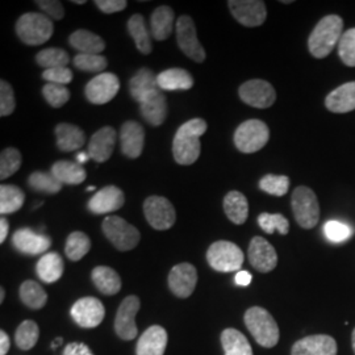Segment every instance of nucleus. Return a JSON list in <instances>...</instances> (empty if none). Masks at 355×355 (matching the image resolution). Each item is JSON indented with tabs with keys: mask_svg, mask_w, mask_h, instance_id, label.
I'll return each instance as SVG.
<instances>
[{
	"mask_svg": "<svg viewBox=\"0 0 355 355\" xmlns=\"http://www.w3.org/2000/svg\"><path fill=\"white\" fill-rule=\"evenodd\" d=\"M203 119H192L178 129L173 141V154L177 164L190 166L198 161L202 152L200 137L207 132Z\"/></svg>",
	"mask_w": 355,
	"mask_h": 355,
	"instance_id": "obj_1",
	"label": "nucleus"
},
{
	"mask_svg": "<svg viewBox=\"0 0 355 355\" xmlns=\"http://www.w3.org/2000/svg\"><path fill=\"white\" fill-rule=\"evenodd\" d=\"M343 35V20L338 15L322 17L308 38V49L315 58L328 57Z\"/></svg>",
	"mask_w": 355,
	"mask_h": 355,
	"instance_id": "obj_2",
	"label": "nucleus"
},
{
	"mask_svg": "<svg viewBox=\"0 0 355 355\" xmlns=\"http://www.w3.org/2000/svg\"><path fill=\"white\" fill-rule=\"evenodd\" d=\"M245 325L261 346L271 349L279 343V327L265 308L253 306L245 312Z\"/></svg>",
	"mask_w": 355,
	"mask_h": 355,
	"instance_id": "obj_3",
	"label": "nucleus"
},
{
	"mask_svg": "<svg viewBox=\"0 0 355 355\" xmlns=\"http://www.w3.org/2000/svg\"><path fill=\"white\" fill-rule=\"evenodd\" d=\"M54 32L51 19L44 13H24L16 23V33L26 45H42Z\"/></svg>",
	"mask_w": 355,
	"mask_h": 355,
	"instance_id": "obj_4",
	"label": "nucleus"
},
{
	"mask_svg": "<svg viewBox=\"0 0 355 355\" xmlns=\"http://www.w3.org/2000/svg\"><path fill=\"white\" fill-rule=\"evenodd\" d=\"M102 230L108 241L120 252H129L135 249L140 242L139 229L119 216L105 217L103 221Z\"/></svg>",
	"mask_w": 355,
	"mask_h": 355,
	"instance_id": "obj_5",
	"label": "nucleus"
},
{
	"mask_svg": "<svg viewBox=\"0 0 355 355\" xmlns=\"http://www.w3.org/2000/svg\"><path fill=\"white\" fill-rule=\"evenodd\" d=\"M292 211L296 223L304 229L315 228L320 220L318 196L309 187L300 186L292 192Z\"/></svg>",
	"mask_w": 355,
	"mask_h": 355,
	"instance_id": "obj_6",
	"label": "nucleus"
},
{
	"mask_svg": "<svg viewBox=\"0 0 355 355\" xmlns=\"http://www.w3.org/2000/svg\"><path fill=\"white\" fill-rule=\"evenodd\" d=\"M270 129L261 120H246L234 132V145L241 153L252 154L266 146Z\"/></svg>",
	"mask_w": 355,
	"mask_h": 355,
	"instance_id": "obj_7",
	"label": "nucleus"
},
{
	"mask_svg": "<svg viewBox=\"0 0 355 355\" xmlns=\"http://www.w3.org/2000/svg\"><path fill=\"white\" fill-rule=\"evenodd\" d=\"M245 255L241 249L230 241H216L207 252L209 266L218 272H233L241 268Z\"/></svg>",
	"mask_w": 355,
	"mask_h": 355,
	"instance_id": "obj_8",
	"label": "nucleus"
},
{
	"mask_svg": "<svg viewBox=\"0 0 355 355\" xmlns=\"http://www.w3.org/2000/svg\"><path fill=\"white\" fill-rule=\"evenodd\" d=\"M144 214L149 225L157 230H167L177 221L174 205L164 196H149L144 203Z\"/></svg>",
	"mask_w": 355,
	"mask_h": 355,
	"instance_id": "obj_9",
	"label": "nucleus"
},
{
	"mask_svg": "<svg viewBox=\"0 0 355 355\" xmlns=\"http://www.w3.org/2000/svg\"><path fill=\"white\" fill-rule=\"evenodd\" d=\"M177 41L180 51L195 62L202 64L205 61L207 53L204 51L198 35L193 20L189 15H183L177 21Z\"/></svg>",
	"mask_w": 355,
	"mask_h": 355,
	"instance_id": "obj_10",
	"label": "nucleus"
},
{
	"mask_svg": "<svg viewBox=\"0 0 355 355\" xmlns=\"http://www.w3.org/2000/svg\"><path fill=\"white\" fill-rule=\"evenodd\" d=\"M140 306V299L135 295L127 296L119 306L114 318V331L121 340L132 341L137 337L139 329L136 325V316Z\"/></svg>",
	"mask_w": 355,
	"mask_h": 355,
	"instance_id": "obj_11",
	"label": "nucleus"
},
{
	"mask_svg": "<svg viewBox=\"0 0 355 355\" xmlns=\"http://www.w3.org/2000/svg\"><path fill=\"white\" fill-rule=\"evenodd\" d=\"M242 102L254 108L265 110L277 101V92L271 83L263 79H252L242 85L239 89Z\"/></svg>",
	"mask_w": 355,
	"mask_h": 355,
	"instance_id": "obj_12",
	"label": "nucleus"
},
{
	"mask_svg": "<svg viewBox=\"0 0 355 355\" xmlns=\"http://www.w3.org/2000/svg\"><path fill=\"white\" fill-rule=\"evenodd\" d=\"M70 315L80 328L91 329L102 324L105 316V309L99 299L89 296L76 300L71 306Z\"/></svg>",
	"mask_w": 355,
	"mask_h": 355,
	"instance_id": "obj_13",
	"label": "nucleus"
},
{
	"mask_svg": "<svg viewBox=\"0 0 355 355\" xmlns=\"http://www.w3.org/2000/svg\"><path fill=\"white\" fill-rule=\"evenodd\" d=\"M233 17L243 26H262L267 17L266 4L262 0H229Z\"/></svg>",
	"mask_w": 355,
	"mask_h": 355,
	"instance_id": "obj_14",
	"label": "nucleus"
},
{
	"mask_svg": "<svg viewBox=\"0 0 355 355\" xmlns=\"http://www.w3.org/2000/svg\"><path fill=\"white\" fill-rule=\"evenodd\" d=\"M120 89L119 78L112 73H102L86 85L85 94L89 103L102 105L111 102Z\"/></svg>",
	"mask_w": 355,
	"mask_h": 355,
	"instance_id": "obj_15",
	"label": "nucleus"
},
{
	"mask_svg": "<svg viewBox=\"0 0 355 355\" xmlns=\"http://www.w3.org/2000/svg\"><path fill=\"white\" fill-rule=\"evenodd\" d=\"M196 284L198 271L191 263H179L171 268L168 274V287L178 297L186 299L191 296Z\"/></svg>",
	"mask_w": 355,
	"mask_h": 355,
	"instance_id": "obj_16",
	"label": "nucleus"
},
{
	"mask_svg": "<svg viewBox=\"0 0 355 355\" xmlns=\"http://www.w3.org/2000/svg\"><path fill=\"white\" fill-rule=\"evenodd\" d=\"M248 254L252 266L259 272H270L278 265V255L274 246L263 237H254Z\"/></svg>",
	"mask_w": 355,
	"mask_h": 355,
	"instance_id": "obj_17",
	"label": "nucleus"
},
{
	"mask_svg": "<svg viewBox=\"0 0 355 355\" xmlns=\"http://www.w3.org/2000/svg\"><path fill=\"white\" fill-rule=\"evenodd\" d=\"M125 203L124 192L116 186H107L98 191L89 202V211L94 215H107L119 211Z\"/></svg>",
	"mask_w": 355,
	"mask_h": 355,
	"instance_id": "obj_18",
	"label": "nucleus"
},
{
	"mask_svg": "<svg viewBox=\"0 0 355 355\" xmlns=\"http://www.w3.org/2000/svg\"><path fill=\"white\" fill-rule=\"evenodd\" d=\"M16 250L26 255H37L45 253L51 248V240L48 236L38 234L29 228L17 229L12 237Z\"/></svg>",
	"mask_w": 355,
	"mask_h": 355,
	"instance_id": "obj_19",
	"label": "nucleus"
},
{
	"mask_svg": "<svg viewBox=\"0 0 355 355\" xmlns=\"http://www.w3.org/2000/svg\"><path fill=\"white\" fill-rule=\"evenodd\" d=\"M291 355H337V343L327 334L308 336L293 345Z\"/></svg>",
	"mask_w": 355,
	"mask_h": 355,
	"instance_id": "obj_20",
	"label": "nucleus"
},
{
	"mask_svg": "<svg viewBox=\"0 0 355 355\" xmlns=\"http://www.w3.org/2000/svg\"><path fill=\"white\" fill-rule=\"evenodd\" d=\"M116 144V130L112 127H104L95 132L89 142V155L98 164L108 161L112 155Z\"/></svg>",
	"mask_w": 355,
	"mask_h": 355,
	"instance_id": "obj_21",
	"label": "nucleus"
},
{
	"mask_svg": "<svg viewBox=\"0 0 355 355\" xmlns=\"http://www.w3.org/2000/svg\"><path fill=\"white\" fill-rule=\"evenodd\" d=\"M121 141V152L128 158L135 159L139 158L144 150L145 144V130L137 121H125L120 130Z\"/></svg>",
	"mask_w": 355,
	"mask_h": 355,
	"instance_id": "obj_22",
	"label": "nucleus"
},
{
	"mask_svg": "<svg viewBox=\"0 0 355 355\" xmlns=\"http://www.w3.org/2000/svg\"><path fill=\"white\" fill-rule=\"evenodd\" d=\"M141 116L153 127H159L165 123L167 116V102L161 89L154 91L140 103Z\"/></svg>",
	"mask_w": 355,
	"mask_h": 355,
	"instance_id": "obj_23",
	"label": "nucleus"
},
{
	"mask_svg": "<svg viewBox=\"0 0 355 355\" xmlns=\"http://www.w3.org/2000/svg\"><path fill=\"white\" fill-rule=\"evenodd\" d=\"M167 346V331L159 325H153L141 334L136 347L137 355H164Z\"/></svg>",
	"mask_w": 355,
	"mask_h": 355,
	"instance_id": "obj_24",
	"label": "nucleus"
},
{
	"mask_svg": "<svg viewBox=\"0 0 355 355\" xmlns=\"http://www.w3.org/2000/svg\"><path fill=\"white\" fill-rule=\"evenodd\" d=\"M325 105L333 114H347L355 110V82L345 83L333 89L325 99Z\"/></svg>",
	"mask_w": 355,
	"mask_h": 355,
	"instance_id": "obj_25",
	"label": "nucleus"
},
{
	"mask_svg": "<svg viewBox=\"0 0 355 355\" xmlns=\"http://www.w3.org/2000/svg\"><path fill=\"white\" fill-rule=\"evenodd\" d=\"M157 76L153 73L150 69L142 67L132 79L129 80V92L130 96L136 101L141 103L145 98H148L154 91L159 89L158 87V80Z\"/></svg>",
	"mask_w": 355,
	"mask_h": 355,
	"instance_id": "obj_26",
	"label": "nucleus"
},
{
	"mask_svg": "<svg viewBox=\"0 0 355 355\" xmlns=\"http://www.w3.org/2000/svg\"><path fill=\"white\" fill-rule=\"evenodd\" d=\"M55 137H57V148L61 152H76L79 150L85 142L86 135L85 132L76 125L62 123L55 127Z\"/></svg>",
	"mask_w": 355,
	"mask_h": 355,
	"instance_id": "obj_27",
	"label": "nucleus"
},
{
	"mask_svg": "<svg viewBox=\"0 0 355 355\" xmlns=\"http://www.w3.org/2000/svg\"><path fill=\"white\" fill-rule=\"evenodd\" d=\"M174 31V11L168 6H159L150 16V33L157 41H165Z\"/></svg>",
	"mask_w": 355,
	"mask_h": 355,
	"instance_id": "obj_28",
	"label": "nucleus"
},
{
	"mask_svg": "<svg viewBox=\"0 0 355 355\" xmlns=\"http://www.w3.org/2000/svg\"><path fill=\"white\" fill-rule=\"evenodd\" d=\"M158 87L164 91H187L193 86V78L184 69H167L157 76Z\"/></svg>",
	"mask_w": 355,
	"mask_h": 355,
	"instance_id": "obj_29",
	"label": "nucleus"
},
{
	"mask_svg": "<svg viewBox=\"0 0 355 355\" xmlns=\"http://www.w3.org/2000/svg\"><path fill=\"white\" fill-rule=\"evenodd\" d=\"M64 270V259L60 254L53 252L42 255L36 265L37 277L45 283H54L61 279Z\"/></svg>",
	"mask_w": 355,
	"mask_h": 355,
	"instance_id": "obj_30",
	"label": "nucleus"
},
{
	"mask_svg": "<svg viewBox=\"0 0 355 355\" xmlns=\"http://www.w3.org/2000/svg\"><path fill=\"white\" fill-rule=\"evenodd\" d=\"M224 212L233 224H243L249 216V203L246 196L239 191L228 192L224 198Z\"/></svg>",
	"mask_w": 355,
	"mask_h": 355,
	"instance_id": "obj_31",
	"label": "nucleus"
},
{
	"mask_svg": "<svg viewBox=\"0 0 355 355\" xmlns=\"http://www.w3.org/2000/svg\"><path fill=\"white\" fill-rule=\"evenodd\" d=\"M69 44L79 51V54H101L105 49L103 38L86 29L76 31L69 37Z\"/></svg>",
	"mask_w": 355,
	"mask_h": 355,
	"instance_id": "obj_32",
	"label": "nucleus"
},
{
	"mask_svg": "<svg viewBox=\"0 0 355 355\" xmlns=\"http://www.w3.org/2000/svg\"><path fill=\"white\" fill-rule=\"evenodd\" d=\"M91 278L95 287L102 292L103 295L111 296L121 290V278L111 267H95L92 270Z\"/></svg>",
	"mask_w": 355,
	"mask_h": 355,
	"instance_id": "obj_33",
	"label": "nucleus"
},
{
	"mask_svg": "<svg viewBox=\"0 0 355 355\" xmlns=\"http://www.w3.org/2000/svg\"><path fill=\"white\" fill-rule=\"evenodd\" d=\"M51 174L57 178L62 184L76 186L86 180L87 174L83 166L74 164L71 161H58L51 166Z\"/></svg>",
	"mask_w": 355,
	"mask_h": 355,
	"instance_id": "obj_34",
	"label": "nucleus"
},
{
	"mask_svg": "<svg viewBox=\"0 0 355 355\" xmlns=\"http://www.w3.org/2000/svg\"><path fill=\"white\" fill-rule=\"evenodd\" d=\"M128 31H129V35L135 40L137 49L142 54H150L152 53V37H150L152 33L149 32L142 15L136 13L128 20Z\"/></svg>",
	"mask_w": 355,
	"mask_h": 355,
	"instance_id": "obj_35",
	"label": "nucleus"
},
{
	"mask_svg": "<svg viewBox=\"0 0 355 355\" xmlns=\"http://www.w3.org/2000/svg\"><path fill=\"white\" fill-rule=\"evenodd\" d=\"M221 345L225 355H253L248 338L237 329H225L221 333Z\"/></svg>",
	"mask_w": 355,
	"mask_h": 355,
	"instance_id": "obj_36",
	"label": "nucleus"
},
{
	"mask_svg": "<svg viewBox=\"0 0 355 355\" xmlns=\"http://www.w3.org/2000/svg\"><path fill=\"white\" fill-rule=\"evenodd\" d=\"M26 202L24 191L12 184L0 186V214L10 215L17 212Z\"/></svg>",
	"mask_w": 355,
	"mask_h": 355,
	"instance_id": "obj_37",
	"label": "nucleus"
},
{
	"mask_svg": "<svg viewBox=\"0 0 355 355\" xmlns=\"http://www.w3.org/2000/svg\"><path fill=\"white\" fill-rule=\"evenodd\" d=\"M20 299L31 309H41L48 302V293L35 280H26L20 286Z\"/></svg>",
	"mask_w": 355,
	"mask_h": 355,
	"instance_id": "obj_38",
	"label": "nucleus"
},
{
	"mask_svg": "<svg viewBox=\"0 0 355 355\" xmlns=\"http://www.w3.org/2000/svg\"><path fill=\"white\" fill-rule=\"evenodd\" d=\"M89 249H91V240L89 236L83 232H73L66 240L64 253L70 261L76 262V261H80L86 254L89 253Z\"/></svg>",
	"mask_w": 355,
	"mask_h": 355,
	"instance_id": "obj_39",
	"label": "nucleus"
},
{
	"mask_svg": "<svg viewBox=\"0 0 355 355\" xmlns=\"http://www.w3.org/2000/svg\"><path fill=\"white\" fill-rule=\"evenodd\" d=\"M28 184L32 190L54 195L60 192L62 189V183L54 177L51 173H44V171H36L32 173L28 178Z\"/></svg>",
	"mask_w": 355,
	"mask_h": 355,
	"instance_id": "obj_40",
	"label": "nucleus"
},
{
	"mask_svg": "<svg viewBox=\"0 0 355 355\" xmlns=\"http://www.w3.org/2000/svg\"><path fill=\"white\" fill-rule=\"evenodd\" d=\"M40 329L38 325L32 320L23 321L15 333V341L19 349L31 350L38 341Z\"/></svg>",
	"mask_w": 355,
	"mask_h": 355,
	"instance_id": "obj_41",
	"label": "nucleus"
},
{
	"mask_svg": "<svg viewBox=\"0 0 355 355\" xmlns=\"http://www.w3.org/2000/svg\"><path fill=\"white\" fill-rule=\"evenodd\" d=\"M69 54L67 51L60 48H48L40 51L36 55V62L45 70L57 69V67H67L69 64Z\"/></svg>",
	"mask_w": 355,
	"mask_h": 355,
	"instance_id": "obj_42",
	"label": "nucleus"
},
{
	"mask_svg": "<svg viewBox=\"0 0 355 355\" xmlns=\"http://www.w3.org/2000/svg\"><path fill=\"white\" fill-rule=\"evenodd\" d=\"M74 66L80 71L86 73H99L107 67V58L102 54H76L74 57Z\"/></svg>",
	"mask_w": 355,
	"mask_h": 355,
	"instance_id": "obj_43",
	"label": "nucleus"
},
{
	"mask_svg": "<svg viewBox=\"0 0 355 355\" xmlns=\"http://www.w3.org/2000/svg\"><path fill=\"white\" fill-rule=\"evenodd\" d=\"M259 189L272 196H284L290 189V178L267 174L259 180Z\"/></svg>",
	"mask_w": 355,
	"mask_h": 355,
	"instance_id": "obj_44",
	"label": "nucleus"
},
{
	"mask_svg": "<svg viewBox=\"0 0 355 355\" xmlns=\"http://www.w3.org/2000/svg\"><path fill=\"white\" fill-rule=\"evenodd\" d=\"M258 224L267 234H272L275 230H278L280 234L286 236L290 230L288 220L280 214H261L258 216Z\"/></svg>",
	"mask_w": 355,
	"mask_h": 355,
	"instance_id": "obj_45",
	"label": "nucleus"
},
{
	"mask_svg": "<svg viewBox=\"0 0 355 355\" xmlns=\"http://www.w3.org/2000/svg\"><path fill=\"white\" fill-rule=\"evenodd\" d=\"M21 166V154L15 148H7L0 155V179L13 175Z\"/></svg>",
	"mask_w": 355,
	"mask_h": 355,
	"instance_id": "obj_46",
	"label": "nucleus"
},
{
	"mask_svg": "<svg viewBox=\"0 0 355 355\" xmlns=\"http://www.w3.org/2000/svg\"><path fill=\"white\" fill-rule=\"evenodd\" d=\"M338 54L343 64L349 67H355V28L343 32L338 42Z\"/></svg>",
	"mask_w": 355,
	"mask_h": 355,
	"instance_id": "obj_47",
	"label": "nucleus"
},
{
	"mask_svg": "<svg viewBox=\"0 0 355 355\" xmlns=\"http://www.w3.org/2000/svg\"><path fill=\"white\" fill-rule=\"evenodd\" d=\"M42 94L45 101L49 103L53 108H61L70 99V91L62 85L48 83L44 86Z\"/></svg>",
	"mask_w": 355,
	"mask_h": 355,
	"instance_id": "obj_48",
	"label": "nucleus"
},
{
	"mask_svg": "<svg viewBox=\"0 0 355 355\" xmlns=\"http://www.w3.org/2000/svg\"><path fill=\"white\" fill-rule=\"evenodd\" d=\"M324 233L329 241L343 242L352 237L354 230L341 221L330 220L324 227Z\"/></svg>",
	"mask_w": 355,
	"mask_h": 355,
	"instance_id": "obj_49",
	"label": "nucleus"
},
{
	"mask_svg": "<svg viewBox=\"0 0 355 355\" xmlns=\"http://www.w3.org/2000/svg\"><path fill=\"white\" fill-rule=\"evenodd\" d=\"M15 108L16 101L11 85L6 80H0V116H10L15 111Z\"/></svg>",
	"mask_w": 355,
	"mask_h": 355,
	"instance_id": "obj_50",
	"label": "nucleus"
},
{
	"mask_svg": "<svg viewBox=\"0 0 355 355\" xmlns=\"http://www.w3.org/2000/svg\"><path fill=\"white\" fill-rule=\"evenodd\" d=\"M42 78L48 83H55L66 86L71 83L73 80V71L69 67H57V69H49L42 73Z\"/></svg>",
	"mask_w": 355,
	"mask_h": 355,
	"instance_id": "obj_51",
	"label": "nucleus"
},
{
	"mask_svg": "<svg viewBox=\"0 0 355 355\" xmlns=\"http://www.w3.org/2000/svg\"><path fill=\"white\" fill-rule=\"evenodd\" d=\"M37 3L40 10L46 15L49 19L53 20H62L64 16V6L61 1L57 0H38Z\"/></svg>",
	"mask_w": 355,
	"mask_h": 355,
	"instance_id": "obj_52",
	"label": "nucleus"
},
{
	"mask_svg": "<svg viewBox=\"0 0 355 355\" xmlns=\"http://www.w3.org/2000/svg\"><path fill=\"white\" fill-rule=\"evenodd\" d=\"M95 6L104 13L121 12L127 8L128 1L125 0H96Z\"/></svg>",
	"mask_w": 355,
	"mask_h": 355,
	"instance_id": "obj_53",
	"label": "nucleus"
},
{
	"mask_svg": "<svg viewBox=\"0 0 355 355\" xmlns=\"http://www.w3.org/2000/svg\"><path fill=\"white\" fill-rule=\"evenodd\" d=\"M62 355H94L89 350V346L82 343H69L64 347V354Z\"/></svg>",
	"mask_w": 355,
	"mask_h": 355,
	"instance_id": "obj_54",
	"label": "nucleus"
},
{
	"mask_svg": "<svg viewBox=\"0 0 355 355\" xmlns=\"http://www.w3.org/2000/svg\"><path fill=\"white\" fill-rule=\"evenodd\" d=\"M236 284H239V286H241V287H248L250 283H252V279H253V277H252V274L250 272H248V271H239L237 274H236Z\"/></svg>",
	"mask_w": 355,
	"mask_h": 355,
	"instance_id": "obj_55",
	"label": "nucleus"
},
{
	"mask_svg": "<svg viewBox=\"0 0 355 355\" xmlns=\"http://www.w3.org/2000/svg\"><path fill=\"white\" fill-rule=\"evenodd\" d=\"M10 350V337L6 331H0V355H6Z\"/></svg>",
	"mask_w": 355,
	"mask_h": 355,
	"instance_id": "obj_56",
	"label": "nucleus"
},
{
	"mask_svg": "<svg viewBox=\"0 0 355 355\" xmlns=\"http://www.w3.org/2000/svg\"><path fill=\"white\" fill-rule=\"evenodd\" d=\"M8 229H10V225H8L7 218H6V217H1V218H0V242H1V243L6 241V239H7V236H8Z\"/></svg>",
	"mask_w": 355,
	"mask_h": 355,
	"instance_id": "obj_57",
	"label": "nucleus"
},
{
	"mask_svg": "<svg viewBox=\"0 0 355 355\" xmlns=\"http://www.w3.org/2000/svg\"><path fill=\"white\" fill-rule=\"evenodd\" d=\"M76 159H78V164H79V165L86 164L89 159V153H79V154L76 155Z\"/></svg>",
	"mask_w": 355,
	"mask_h": 355,
	"instance_id": "obj_58",
	"label": "nucleus"
},
{
	"mask_svg": "<svg viewBox=\"0 0 355 355\" xmlns=\"http://www.w3.org/2000/svg\"><path fill=\"white\" fill-rule=\"evenodd\" d=\"M62 341H64L62 338H55V340H54V343H51V349H53V350H54V349H57V347L62 343Z\"/></svg>",
	"mask_w": 355,
	"mask_h": 355,
	"instance_id": "obj_59",
	"label": "nucleus"
},
{
	"mask_svg": "<svg viewBox=\"0 0 355 355\" xmlns=\"http://www.w3.org/2000/svg\"><path fill=\"white\" fill-rule=\"evenodd\" d=\"M4 295H6L4 288H0V303H3V302H4Z\"/></svg>",
	"mask_w": 355,
	"mask_h": 355,
	"instance_id": "obj_60",
	"label": "nucleus"
},
{
	"mask_svg": "<svg viewBox=\"0 0 355 355\" xmlns=\"http://www.w3.org/2000/svg\"><path fill=\"white\" fill-rule=\"evenodd\" d=\"M352 343H353V350H354L355 354V329L354 331H353V336H352Z\"/></svg>",
	"mask_w": 355,
	"mask_h": 355,
	"instance_id": "obj_61",
	"label": "nucleus"
},
{
	"mask_svg": "<svg viewBox=\"0 0 355 355\" xmlns=\"http://www.w3.org/2000/svg\"><path fill=\"white\" fill-rule=\"evenodd\" d=\"M73 3H76V4H85V3H86V0H74Z\"/></svg>",
	"mask_w": 355,
	"mask_h": 355,
	"instance_id": "obj_62",
	"label": "nucleus"
},
{
	"mask_svg": "<svg viewBox=\"0 0 355 355\" xmlns=\"http://www.w3.org/2000/svg\"><path fill=\"white\" fill-rule=\"evenodd\" d=\"M95 190V187H94V186H91V187H89V189H87V191H94Z\"/></svg>",
	"mask_w": 355,
	"mask_h": 355,
	"instance_id": "obj_63",
	"label": "nucleus"
}]
</instances>
